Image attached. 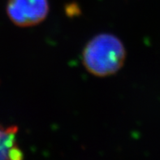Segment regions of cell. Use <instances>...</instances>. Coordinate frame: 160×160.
<instances>
[{"mask_svg":"<svg viewBox=\"0 0 160 160\" xmlns=\"http://www.w3.org/2000/svg\"><path fill=\"white\" fill-rule=\"evenodd\" d=\"M126 59L124 45L112 33H99L85 45L82 61L92 75L106 77L114 75L124 66Z\"/></svg>","mask_w":160,"mask_h":160,"instance_id":"6da1fadb","label":"cell"},{"mask_svg":"<svg viewBox=\"0 0 160 160\" xmlns=\"http://www.w3.org/2000/svg\"><path fill=\"white\" fill-rule=\"evenodd\" d=\"M48 0H8L7 13L19 27H31L42 23L49 14Z\"/></svg>","mask_w":160,"mask_h":160,"instance_id":"7a4b0ae2","label":"cell"},{"mask_svg":"<svg viewBox=\"0 0 160 160\" xmlns=\"http://www.w3.org/2000/svg\"><path fill=\"white\" fill-rule=\"evenodd\" d=\"M17 131L16 126L0 124V160L24 159V154L16 141Z\"/></svg>","mask_w":160,"mask_h":160,"instance_id":"3957f363","label":"cell"}]
</instances>
